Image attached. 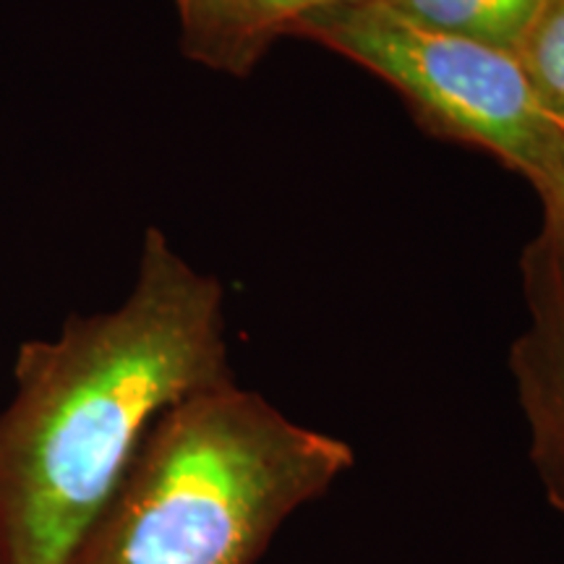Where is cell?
Returning a JSON list of instances; mask_svg holds the SVG:
<instances>
[{"label": "cell", "instance_id": "obj_10", "mask_svg": "<svg viewBox=\"0 0 564 564\" xmlns=\"http://www.w3.org/2000/svg\"><path fill=\"white\" fill-rule=\"evenodd\" d=\"M541 481H544L549 505L564 518V470H554V474L541 476Z\"/></svg>", "mask_w": 564, "mask_h": 564}, {"label": "cell", "instance_id": "obj_2", "mask_svg": "<svg viewBox=\"0 0 564 564\" xmlns=\"http://www.w3.org/2000/svg\"><path fill=\"white\" fill-rule=\"evenodd\" d=\"M348 442L236 382L167 408L63 564H257L348 474Z\"/></svg>", "mask_w": 564, "mask_h": 564}, {"label": "cell", "instance_id": "obj_1", "mask_svg": "<svg viewBox=\"0 0 564 564\" xmlns=\"http://www.w3.org/2000/svg\"><path fill=\"white\" fill-rule=\"evenodd\" d=\"M13 382L0 411V562L63 564L152 423L236 382L220 280L150 228L129 295L21 345Z\"/></svg>", "mask_w": 564, "mask_h": 564}, {"label": "cell", "instance_id": "obj_6", "mask_svg": "<svg viewBox=\"0 0 564 564\" xmlns=\"http://www.w3.org/2000/svg\"><path fill=\"white\" fill-rule=\"evenodd\" d=\"M183 40L192 58L246 74L257 61L246 34L243 0H178Z\"/></svg>", "mask_w": 564, "mask_h": 564}, {"label": "cell", "instance_id": "obj_7", "mask_svg": "<svg viewBox=\"0 0 564 564\" xmlns=\"http://www.w3.org/2000/svg\"><path fill=\"white\" fill-rule=\"evenodd\" d=\"M514 55L541 100L564 121V0H544Z\"/></svg>", "mask_w": 564, "mask_h": 564}, {"label": "cell", "instance_id": "obj_8", "mask_svg": "<svg viewBox=\"0 0 564 564\" xmlns=\"http://www.w3.org/2000/svg\"><path fill=\"white\" fill-rule=\"evenodd\" d=\"M348 3H356V0H243L246 34H249L251 53L259 58L262 47L274 34L291 32L301 19Z\"/></svg>", "mask_w": 564, "mask_h": 564}, {"label": "cell", "instance_id": "obj_4", "mask_svg": "<svg viewBox=\"0 0 564 564\" xmlns=\"http://www.w3.org/2000/svg\"><path fill=\"white\" fill-rule=\"evenodd\" d=\"M528 322L510 350L539 476L564 470V241L541 228L523 259Z\"/></svg>", "mask_w": 564, "mask_h": 564}, {"label": "cell", "instance_id": "obj_11", "mask_svg": "<svg viewBox=\"0 0 564 564\" xmlns=\"http://www.w3.org/2000/svg\"><path fill=\"white\" fill-rule=\"evenodd\" d=\"M0 564H3V562H0Z\"/></svg>", "mask_w": 564, "mask_h": 564}, {"label": "cell", "instance_id": "obj_5", "mask_svg": "<svg viewBox=\"0 0 564 564\" xmlns=\"http://www.w3.org/2000/svg\"><path fill=\"white\" fill-rule=\"evenodd\" d=\"M434 32L518 53L544 0H384Z\"/></svg>", "mask_w": 564, "mask_h": 564}, {"label": "cell", "instance_id": "obj_9", "mask_svg": "<svg viewBox=\"0 0 564 564\" xmlns=\"http://www.w3.org/2000/svg\"><path fill=\"white\" fill-rule=\"evenodd\" d=\"M535 192L544 202V228L564 241V147L544 178L535 183Z\"/></svg>", "mask_w": 564, "mask_h": 564}, {"label": "cell", "instance_id": "obj_3", "mask_svg": "<svg viewBox=\"0 0 564 564\" xmlns=\"http://www.w3.org/2000/svg\"><path fill=\"white\" fill-rule=\"evenodd\" d=\"M291 34L392 84L442 131L491 152L539 183L564 147V121L510 51L434 32L384 0H356L301 19Z\"/></svg>", "mask_w": 564, "mask_h": 564}]
</instances>
